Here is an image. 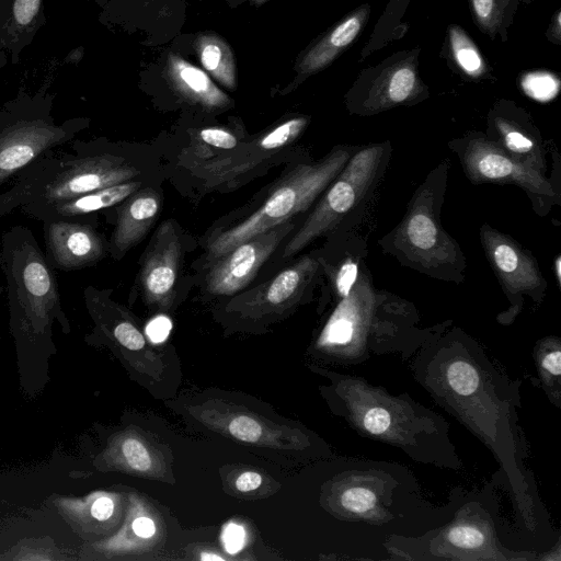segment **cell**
Returning <instances> with one entry per match:
<instances>
[{
	"label": "cell",
	"mask_w": 561,
	"mask_h": 561,
	"mask_svg": "<svg viewBox=\"0 0 561 561\" xmlns=\"http://www.w3.org/2000/svg\"><path fill=\"white\" fill-rule=\"evenodd\" d=\"M465 171L474 183H510L537 198H552V184L542 172L520 162L499 144L483 137L467 139L461 153Z\"/></svg>",
	"instance_id": "obj_12"
},
{
	"label": "cell",
	"mask_w": 561,
	"mask_h": 561,
	"mask_svg": "<svg viewBox=\"0 0 561 561\" xmlns=\"http://www.w3.org/2000/svg\"><path fill=\"white\" fill-rule=\"evenodd\" d=\"M85 127L82 118L56 124L43 102H18L0 110V186Z\"/></svg>",
	"instance_id": "obj_7"
},
{
	"label": "cell",
	"mask_w": 561,
	"mask_h": 561,
	"mask_svg": "<svg viewBox=\"0 0 561 561\" xmlns=\"http://www.w3.org/2000/svg\"><path fill=\"white\" fill-rule=\"evenodd\" d=\"M222 546L227 553L236 554L240 552L247 542V533L242 525L229 522L222 527Z\"/></svg>",
	"instance_id": "obj_35"
},
{
	"label": "cell",
	"mask_w": 561,
	"mask_h": 561,
	"mask_svg": "<svg viewBox=\"0 0 561 561\" xmlns=\"http://www.w3.org/2000/svg\"><path fill=\"white\" fill-rule=\"evenodd\" d=\"M193 46L204 69L228 90H236L237 67L229 44L216 33H202Z\"/></svg>",
	"instance_id": "obj_28"
},
{
	"label": "cell",
	"mask_w": 561,
	"mask_h": 561,
	"mask_svg": "<svg viewBox=\"0 0 561 561\" xmlns=\"http://www.w3.org/2000/svg\"><path fill=\"white\" fill-rule=\"evenodd\" d=\"M54 506L65 522L82 538L103 539L118 526L123 517L121 494L94 491L84 496H55Z\"/></svg>",
	"instance_id": "obj_19"
},
{
	"label": "cell",
	"mask_w": 561,
	"mask_h": 561,
	"mask_svg": "<svg viewBox=\"0 0 561 561\" xmlns=\"http://www.w3.org/2000/svg\"><path fill=\"white\" fill-rule=\"evenodd\" d=\"M375 309V293L368 278L362 276L329 317L316 341V351L343 365H357L379 356L374 334Z\"/></svg>",
	"instance_id": "obj_9"
},
{
	"label": "cell",
	"mask_w": 561,
	"mask_h": 561,
	"mask_svg": "<svg viewBox=\"0 0 561 561\" xmlns=\"http://www.w3.org/2000/svg\"><path fill=\"white\" fill-rule=\"evenodd\" d=\"M182 247L172 221L157 229L145 255L139 284L144 300L160 308H169L180 271Z\"/></svg>",
	"instance_id": "obj_16"
},
{
	"label": "cell",
	"mask_w": 561,
	"mask_h": 561,
	"mask_svg": "<svg viewBox=\"0 0 561 561\" xmlns=\"http://www.w3.org/2000/svg\"><path fill=\"white\" fill-rule=\"evenodd\" d=\"M0 264L18 335L48 336L54 321L69 330L54 268L31 229L16 225L3 232Z\"/></svg>",
	"instance_id": "obj_5"
},
{
	"label": "cell",
	"mask_w": 561,
	"mask_h": 561,
	"mask_svg": "<svg viewBox=\"0 0 561 561\" xmlns=\"http://www.w3.org/2000/svg\"><path fill=\"white\" fill-rule=\"evenodd\" d=\"M445 523L419 537L396 538L388 546L391 560H545L523 550L502 524L494 485L454 490Z\"/></svg>",
	"instance_id": "obj_3"
},
{
	"label": "cell",
	"mask_w": 561,
	"mask_h": 561,
	"mask_svg": "<svg viewBox=\"0 0 561 561\" xmlns=\"http://www.w3.org/2000/svg\"><path fill=\"white\" fill-rule=\"evenodd\" d=\"M394 232L397 245L422 267H444L457 259L458 248L442 230L432 209V196L426 191L416 196Z\"/></svg>",
	"instance_id": "obj_13"
},
{
	"label": "cell",
	"mask_w": 561,
	"mask_h": 561,
	"mask_svg": "<svg viewBox=\"0 0 561 561\" xmlns=\"http://www.w3.org/2000/svg\"><path fill=\"white\" fill-rule=\"evenodd\" d=\"M533 0H469L472 21L491 39H508V31L518 10Z\"/></svg>",
	"instance_id": "obj_27"
},
{
	"label": "cell",
	"mask_w": 561,
	"mask_h": 561,
	"mask_svg": "<svg viewBox=\"0 0 561 561\" xmlns=\"http://www.w3.org/2000/svg\"><path fill=\"white\" fill-rule=\"evenodd\" d=\"M42 222L45 255L54 270L70 272L93 266L108 251V243L92 222L64 219Z\"/></svg>",
	"instance_id": "obj_15"
},
{
	"label": "cell",
	"mask_w": 561,
	"mask_h": 561,
	"mask_svg": "<svg viewBox=\"0 0 561 561\" xmlns=\"http://www.w3.org/2000/svg\"><path fill=\"white\" fill-rule=\"evenodd\" d=\"M371 5L363 3L310 43L297 58L294 67L296 76L287 88L294 89L310 76L333 64L360 36L369 21Z\"/></svg>",
	"instance_id": "obj_18"
},
{
	"label": "cell",
	"mask_w": 561,
	"mask_h": 561,
	"mask_svg": "<svg viewBox=\"0 0 561 561\" xmlns=\"http://www.w3.org/2000/svg\"><path fill=\"white\" fill-rule=\"evenodd\" d=\"M421 48L399 50L363 69L346 93L351 112L373 115L425 100L428 87L419 72Z\"/></svg>",
	"instance_id": "obj_8"
},
{
	"label": "cell",
	"mask_w": 561,
	"mask_h": 561,
	"mask_svg": "<svg viewBox=\"0 0 561 561\" xmlns=\"http://www.w3.org/2000/svg\"><path fill=\"white\" fill-rule=\"evenodd\" d=\"M351 157V151L342 148L316 163L297 165L277 184L256 211L210 242L209 256L218 259L241 242L308 209L335 180Z\"/></svg>",
	"instance_id": "obj_6"
},
{
	"label": "cell",
	"mask_w": 561,
	"mask_h": 561,
	"mask_svg": "<svg viewBox=\"0 0 561 561\" xmlns=\"http://www.w3.org/2000/svg\"><path fill=\"white\" fill-rule=\"evenodd\" d=\"M140 187L138 181H127L99 188L79 196L64 199L41 207H22L21 210L41 221L46 220H82L90 218L99 210L121 204Z\"/></svg>",
	"instance_id": "obj_22"
},
{
	"label": "cell",
	"mask_w": 561,
	"mask_h": 561,
	"mask_svg": "<svg viewBox=\"0 0 561 561\" xmlns=\"http://www.w3.org/2000/svg\"><path fill=\"white\" fill-rule=\"evenodd\" d=\"M490 121L500 136V146L513 158L542 172L543 160L541 152L531 138L511 115V103L501 102L490 113Z\"/></svg>",
	"instance_id": "obj_26"
},
{
	"label": "cell",
	"mask_w": 561,
	"mask_h": 561,
	"mask_svg": "<svg viewBox=\"0 0 561 561\" xmlns=\"http://www.w3.org/2000/svg\"><path fill=\"white\" fill-rule=\"evenodd\" d=\"M293 228L294 224L287 220L219 256L207 275L208 290L232 295L245 287Z\"/></svg>",
	"instance_id": "obj_14"
},
{
	"label": "cell",
	"mask_w": 561,
	"mask_h": 561,
	"mask_svg": "<svg viewBox=\"0 0 561 561\" xmlns=\"http://www.w3.org/2000/svg\"><path fill=\"white\" fill-rule=\"evenodd\" d=\"M161 529L151 515L140 508V501L130 499L123 526L113 535L96 540L92 548L105 556L115 557L148 548L160 540Z\"/></svg>",
	"instance_id": "obj_25"
},
{
	"label": "cell",
	"mask_w": 561,
	"mask_h": 561,
	"mask_svg": "<svg viewBox=\"0 0 561 561\" xmlns=\"http://www.w3.org/2000/svg\"><path fill=\"white\" fill-rule=\"evenodd\" d=\"M72 153L38 158L0 194V218L22 207H41L134 180L138 169L101 140L73 141Z\"/></svg>",
	"instance_id": "obj_4"
},
{
	"label": "cell",
	"mask_w": 561,
	"mask_h": 561,
	"mask_svg": "<svg viewBox=\"0 0 561 561\" xmlns=\"http://www.w3.org/2000/svg\"><path fill=\"white\" fill-rule=\"evenodd\" d=\"M536 363L539 375L543 380L546 392L556 398L559 403L561 394V344L558 339L550 337L540 342L536 347Z\"/></svg>",
	"instance_id": "obj_32"
},
{
	"label": "cell",
	"mask_w": 561,
	"mask_h": 561,
	"mask_svg": "<svg viewBox=\"0 0 561 561\" xmlns=\"http://www.w3.org/2000/svg\"><path fill=\"white\" fill-rule=\"evenodd\" d=\"M307 124L306 117L290 118L267 133L260 140V147L266 150L280 148L297 138Z\"/></svg>",
	"instance_id": "obj_34"
},
{
	"label": "cell",
	"mask_w": 561,
	"mask_h": 561,
	"mask_svg": "<svg viewBox=\"0 0 561 561\" xmlns=\"http://www.w3.org/2000/svg\"><path fill=\"white\" fill-rule=\"evenodd\" d=\"M172 323L169 318L159 316L152 319L146 327L147 337L152 343H162L169 335Z\"/></svg>",
	"instance_id": "obj_38"
},
{
	"label": "cell",
	"mask_w": 561,
	"mask_h": 561,
	"mask_svg": "<svg viewBox=\"0 0 561 561\" xmlns=\"http://www.w3.org/2000/svg\"><path fill=\"white\" fill-rule=\"evenodd\" d=\"M357 279V265L346 262L336 278V287L342 297L346 296Z\"/></svg>",
	"instance_id": "obj_39"
},
{
	"label": "cell",
	"mask_w": 561,
	"mask_h": 561,
	"mask_svg": "<svg viewBox=\"0 0 561 561\" xmlns=\"http://www.w3.org/2000/svg\"><path fill=\"white\" fill-rule=\"evenodd\" d=\"M198 559L208 561V560H225L226 558L222 557L221 554H218L217 552L205 550V551L201 552Z\"/></svg>",
	"instance_id": "obj_41"
},
{
	"label": "cell",
	"mask_w": 561,
	"mask_h": 561,
	"mask_svg": "<svg viewBox=\"0 0 561 561\" xmlns=\"http://www.w3.org/2000/svg\"><path fill=\"white\" fill-rule=\"evenodd\" d=\"M224 482L226 491L240 499H261L276 492L275 482L252 468H236Z\"/></svg>",
	"instance_id": "obj_31"
},
{
	"label": "cell",
	"mask_w": 561,
	"mask_h": 561,
	"mask_svg": "<svg viewBox=\"0 0 561 561\" xmlns=\"http://www.w3.org/2000/svg\"><path fill=\"white\" fill-rule=\"evenodd\" d=\"M248 1H250L251 3H253L255 5H261V4L265 3L268 0H248Z\"/></svg>",
	"instance_id": "obj_43"
},
{
	"label": "cell",
	"mask_w": 561,
	"mask_h": 561,
	"mask_svg": "<svg viewBox=\"0 0 561 561\" xmlns=\"http://www.w3.org/2000/svg\"><path fill=\"white\" fill-rule=\"evenodd\" d=\"M446 58L456 72L470 80L484 78L490 68L474 41L458 24H449L446 33Z\"/></svg>",
	"instance_id": "obj_29"
},
{
	"label": "cell",
	"mask_w": 561,
	"mask_h": 561,
	"mask_svg": "<svg viewBox=\"0 0 561 561\" xmlns=\"http://www.w3.org/2000/svg\"><path fill=\"white\" fill-rule=\"evenodd\" d=\"M556 271H557V279L560 283V277H561V273H560V257H558L556 260Z\"/></svg>",
	"instance_id": "obj_42"
},
{
	"label": "cell",
	"mask_w": 561,
	"mask_h": 561,
	"mask_svg": "<svg viewBox=\"0 0 561 561\" xmlns=\"http://www.w3.org/2000/svg\"><path fill=\"white\" fill-rule=\"evenodd\" d=\"M519 84L525 94L540 102L550 101L560 90L559 78L548 70L524 72L519 78Z\"/></svg>",
	"instance_id": "obj_33"
},
{
	"label": "cell",
	"mask_w": 561,
	"mask_h": 561,
	"mask_svg": "<svg viewBox=\"0 0 561 561\" xmlns=\"http://www.w3.org/2000/svg\"><path fill=\"white\" fill-rule=\"evenodd\" d=\"M190 410L208 428L242 443L278 449L310 446L302 431L270 422L243 408L213 401Z\"/></svg>",
	"instance_id": "obj_11"
},
{
	"label": "cell",
	"mask_w": 561,
	"mask_h": 561,
	"mask_svg": "<svg viewBox=\"0 0 561 561\" xmlns=\"http://www.w3.org/2000/svg\"><path fill=\"white\" fill-rule=\"evenodd\" d=\"M548 41L556 45H561V10L558 9L551 16L546 31Z\"/></svg>",
	"instance_id": "obj_40"
},
{
	"label": "cell",
	"mask_w": 561,
	"mask_h": 561,
	"mask_svg": "<svg viewBox=\"0 0 561 561\" xmlns=\"http://www.w3.org/2000/svg\"><path fill=\"white\" fill-rule=\"evenodd\" d=\"M164 70L170 87L187 102L199 105L206 111L226 110L232 105V100L204 70L181 56L170 53Z\"/></svg>",
	"instance_id": "obj_23"
},
{
	"label": "cell",
	"mask_w": 561,
	"mask_h": 561,
	"mask_svg": "<svg viewBox=\"0 0 561 561\" xmlns=\"http://www.w3.org/2000/svg\"><path fill=\"white\" fill-rule=\"evenodd\" d=\"M411 0H390L376 24L370 38L360 53V60L387 46L390 42L402 37L407 31V24L402 16Z\"/></svg>",
	"instance_id": "obj_30"
},
{
	"label": "cell",
	"mask_w": 561,
	"mask_h": 561,
	"mask_svg": "<svg viewBox=\"0 0 561 561\" xmlns=\"http://www.w3.org/2000/svg\"><path fill=\"white\" fill-rule=\"evenodd\" d=\"M337 413L360 436L401 449L411 459L458 470L447 421L408 394H392L359 376L323 370Z\"/></svg>",
	"instance_id": "obj_2"
},
{
	"label": "cell",
	"mask_w": 561,
	"mask_h": 561,
	"mask_svg": "<svg viewBox=\"0 0 561 561\" xmlns=\"http://www.w3.org/2000/svg\"><path fill=\"white\" fill-rule=\"evenodd\" d=\"M162 453L136 430H125L110 437L95 466L103 470L162 481L169 473Z\"/></svg>",
	"instance_id": "obj_20"
},
{
	"label": "cell",
	"mask_w": 561,
	"mask_h": 561,
	"mask_svg": "<svg viewBox=\"0 0 561 561\" xmlns=\"http://www.w3.org/2000/svg\"><path fill=\"white\" fill-rule=\"evenodd\" d=\"M481 238L489 262L507 295L529 294L535 299L536 294H542L546 282L534 257L488 226L481 229Z\"/></svg>",
	"instance_id": "obj_17"
},
{
	"label": "cell",
	"mask_w": 561,
	"mask_h": 561,
	"mask_svg": "<svg viewBox=\"0 0 561 561\" xmlns=\"http://www.w3.org/2000/svg\"><path fill=\"white\" fill-rule=\"evenodd\" d=\"M161 207L160 195L150 188L137 190L121 203L108 251L119 260L147 234Z\"/></svg>",
	"instance_id": "obj_21"
},
{
	"label": "cell",
	"mask_w": 561,
	"mask_h": 561,
	"mask_svg": "<svg viewBox=\"0 0 561 561\" xmlns=\"http://www.w3.org/2000/svg\"><path fill=\"white\" fill-rule=\"evenodd\" d=\"M42 0H14L13 19L20 26L30 25L41 10Z\"/></svg>",
	"instance_id": "obj_36"
},
{
	"label": "cell",
	"mask_w": 561,
	"mask_h": 561,
	"mask_svg": "<svg viewBox=\"0 0 561 561\" xmlns=\"http://www.w3.org/2000/svg\"><path fill=\"white\" fill-rule=\"evenodd\" d=\"M199 137L206 144L222 149H231L237 146L234 135L222 128H204L201 130Z\"/></svg>",
	"instance_id": "obj_37"
},
{
	"label": "cell",
	"mask_w": 561,
	"mask_h": 561,
	"mask_svg": "<svg viewBox=\"0 0 561 561\" xmlns=\"http://www.w3.org/2000/svg\"><path fill=\"white\" fill-rule=\"evenodd\" d=\"M382 154L380 146L353 154L331 187L286 244L283 257H289L324 234L359 199L373 183Z\"/></svg>",
	"instance_id": "obj_10"
},
{
	"label": "cell",
	"mask_w": 561,
	"mask_h": 561,
	"mask_svg": "<svg viewBox=\"0 0 561 561\" xmlns=\"http://www.w3.org/2000/svg\"><path fill=\"white\" fill-rule=\"evenodd\" d=\"M414 378L448 413L492 449L505 472L517 526L538 550L551 529L531 473L518 426L519 383L508 378L480 348L463 343L423 345L413 355Z\"/></svg>",
	"instance_id": "obj_1"
},
{
	"label": "cell",
	"mask_w": 561,
	"mask_h": 561,
	"mask_svg": "<svg viewBox=\"0 0 561 561\" xmlns=\"http://www.w3.org/2000/svg\"><path fill=\"white\" fill-rule=\"evenodd\" d=\"M318 268V262L305 256L272 278L249 301V312L263 314L285 310L298 300Z\"/></svg>",
	"instance_id": "obj_24"
}]
</instances>
